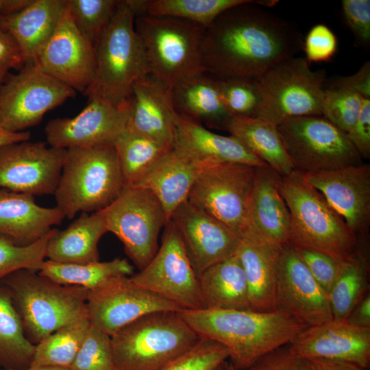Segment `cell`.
I'll return each mask as SVG.
<instances>
[{"mask_svg":"<svg viewBox=\"0 0 370 370\" xmlns=\"http://www.w3.org/2000/svg\"><path fill=\"white\" fill-rule=\"evenodd\" d=\"M278 2L247 0L220 14L203 35L204 71L219 79L258 80L275 64L294 57L303 45L298 33L264 9Z\"/></svg>","mask_w":370,"mask_h":370,"instance_id":"6da1fadb","label":"cell"},{"mask_svg":"<svg viewBox=\"0 0 370 370\" xmlns=\"http://www.w3.org/2000/svg\"><path fill=\"white\" fill-rule=\"evenodd\" d=\"M179 313L200 337L224 346L238 370H246L266 354L291 343L307 328L279 310L203 308Z\"/></svg>","mask_w":370,"mask_h":370,"instance_id":"7a4b0ae2","label":"cell"},{"mask_svg":"<svg viewBox=\"0 0 370 370\" xmlns=\"http://www.w3.org/2000/svg\"><path fill=\"white\" fill-rule=\"evenodd\" d=\"M278 187L290 214L287 245L321 251L340 262L353 256L357 235L304 174L280 175Z\"/></svg>","mask_w":370,"mask_h":370,"instance_id":"3957f363","label":"cell"},{"mask_svg":"<svg viewBox=\"0 0 370 370\" xmlns=\"http://www.w3.org/2000/svg\"><path fill=\"white\" fill-rule=\"evenodd\" d=\"M1 284L10 295L26 338L35 345L60 327L88 314V290L56 283L38 271H15Z\"/></svg>","mask_w":370,"mask_h":370,"instance_id":"277c9868","label":"cell"},{"mask_svg":"<svg viewBox=\"0 0 370 370\" xmlns=\"http://www.w3.org/2000/svg\"><path fill=\"white\" fill-rule=\"evenodd\" d=\"M125 184L114 143L66 149L54 193L56 208L69 219L110 204Z\"/></svg>","mask_w":370,"mask_h":370,"instance_id":"5b68a950","label":"cell"},{"mask_svg":"<svg viewBox=\"0 0 370 370\" xmlns=\"http://www.w3.org/2000/svg\"><path fill=\"white\" fill-rule=\"evenodd\" d=\"M135 12L128 0L116 11L96 47L94 80L84 95L113 104L128 100L134 84L149 74L145 51L135 30Z\"/></svg>","mask_w":370,"mask_h":370,"instance_id":"8992f818","label":"cell"},{"mask_svg":"<svg viewBox=\"0 0 370 370\" xmlns=\"http://www.w3.org/2000/svg\"><path fill=\"white\" fill-rule=\"evenodd\" d=\"M179 312L145 314L112 335L117 370H161L191 349L201 337Z\"/></svg>","mask_w":370,"mask_h":370,"instance_id":"52a82bcc","label":"cell"},{"mask_svg":"<svg viewBox=\"0 0 370 370\" xmlns=\"http://www.w3.org/2000/svg\"><path fill=\"white\" fill-rule=\"evenodd\" d=\"M149 74L171 89L181 80L204 72L201 45L206 27L171 17L148 14L135 18Z\"/></svg>","mask_w":370,"mask_h":370,"instance_id":"ba28073f","label":"cell"},{"mask_svg":"<svg viewBox=\"0 0 370 370\" xmlns=\"http://www.w3.org/2000/svg\"><path fill=\"white\" fill-rule=\"evenodd\" d=\"M257 81L262 98L257 118L278 126L293 117L321 116L325 74L312 71L306 58L284 60Z\"/></svg>","mask_w":370,"mask_h":370,"instance_id":"9c48e42d","label":"cell"},{"mask_svg":"<svg viewBox=\"0 0 370 370\" xmlns=\"http://www.w3.org/2000/svg\"><path fill=\"white\" fill-rule=\"evenodd\" d=\"M278 129L295 171L308 174L363 163L346 132L323 116L290 118Z\"/></svg>","mask_w":370,"mask_h":370,"instance_id":"30bf717a","label":"cell"},{"mask_svg":"<svg viewBox=\"0 0 370 370\" xmlns=\"http://www.w3.org/2000/svg\"><path fill=\"white\" fill-rule=\"evenodd\" d=\"M108 232L123 243L134 265L144 269L156 255L161 229L168 223L164 210L148 189L125 186L120 195L98 211Z\"/></svg>","mask_w":370,"mask_h":370,"instance_id":"8fae6325","label":"cell"},{"mask_svg":"<svg viewBox=\"0 0 370 370\" xmlns=\"http://www.w3.org/2000/svg\"><path fill=\"white\" fill-rule=\"evenodd\" d=\"M75 92L34 64H26L17 73H9L0 85V128L27 131L47 112L73 98Z\"/></svg>","mask_w":370,"mask_h":370,"instance_id":"7c38bea8","label":"cell"},{"mask_svg":"<svg viewBox=\"0 0 370 370\" xmlns=\"http://www.w3.org/2000/svg\"><path fill=\"white\" fill-rule=\"evenodd\" d=\"M152 260L130 278L135 284L164 298L181 310L205 308L199 277L182 238L169 221Z\"/></svg>","mask_w":370,"mask_h":370,"instance_id":"4fadbf2b","label":"cell"},{"mask_svg":"<svg viewBox=\"0 0 370 370\" xmlns=\"http://www.w3.org/2000/svg\"><path fill=\"white\" fill-rule=\"evenodd\" d=\"M256 168L223 163L205 169L195 179L188 200L227 226L241 238L246 231Z\"/></svg>","mask_w":370,"mask_h":370,"instance_id":"5bb4252c","label":"cell"},{"mask_svg":"<svg viewBox=\"0 0 370 370\" xmlns=\"http://www.w3.org/2000/svg\"><path fill=\"white\" fill-rule=\"evenodd\" d=\"M86 308L90 324L110 337L145 314L182 310L175 304L135 284L128 276L114 278L88 291Z\"/></svg>","mask_w":370,"mask_h":370,"instance_id":"9a60e30c","label":"cell"},{"mask_svg":"<svg viewBox=\"0 0 370 370\" xmlns=\"http://www.w3.org/2000/svg\"><path fill=\"white\" fill-rule=\"evenodd\" d=\"M66 153L44 142L0 146V188L34 197L53 195Z\"/></svg>","mask_w":370,"mask_h":370,"instance_id":"2e32d148","label":"cell"},{"mask_svg":"<svg viewBox=\"0 0 370 370\" xmlns=\"http://www.w3.org/2000/svg\"><path fill=\"white\" fill-rule=\"evenodd\" d=\"M88 98V104L75 116L56 118L47 123L45 133L49 146L69 149L114 143L127 129L130 98L116 105L99 97Z\"/></svg>","mask_w":370,"mask_h":370,"instance_id":"e0dca14e","label":"cell"},{"mask_svg":"<svg viewBox=\"0 0 370 370\" xmlns=\"http://www.w3.org/2000/svg\"><path fill=\"white\" fill-rule=\"evenodd\" d=\"M34 64L42 72L84 94L96 71V51L76 28L66 8Z\"/></svg>","mask_w":370,"mask_h":370,"instance_id":"ac0fdd59","label":"cell"},{"mask_svg":"<svg viewBox=\"0 0 370 370\" xmlns=\"http://www.w3.org/2000/svg\"><path fill=\"white\" fill-rule=\"evenodd\" d=\"M276 308L306 327L333 319L328 294L288 245L278 258Z\"/></svg>","mask_w":370,"mask_h":370,"instance_id":"d6986e66","label":"cell"},{"mask_svg":"<svg viewBox=\"0 0 370 370\" xmlns=\"http://www.w3.org/2000/svg\"><path fill=\"white\" fill-rule=\"evenodd\" d=\"M169 221L179 231L198 276L234 254L238 236L188 199L173 212Z\"/></svg>","mask_w":370,"mask_h":370,"instance_id":"ffe728a7","label":"cell"},{"mask_svg":"<svg viewBox=\"0 0 370 370\" xmlns=\"http://www.w3.org/2000/svg\"><path fill=\"white\" fill-rule=\"evenodd\" d=\"M289 347L294 354L306 360L343 362L368 369L370 328H360L346 321L332 319L307 327Z\"/></svg>","mask_w":370,"mask_h":370,"instance_id":"44dd1931","label":"cell"},{"mask_svg":"<svg viewBox=\"0 0 370 370\" xmlns=\"http://www.w3.org/2000/svg\"><path fill=\"white\" fill-rule=\"evenodd\" d=\"M357 235L370 225V165L304 174Z\"/></svg>","mask_w":370,"mask_h":370,"instance_id":"7402d4cb","label":"cell"},{"mask_svg":"<svg viewBox=\"0 0 370 370\" xmlns=\"http://www.w3.org/2000/svg\"><path fill=\"white\" fill-rule=\"evenodd\" d=\"M173 149L201 171L223 163L268 166L232 136L214 133L177 113Z\"/></svg>","mask_w":370,"mask_h":370,"instance_id":"603a6c76","label":"cell"},{"mask_svg":"<svg viewBox=\"0 0 370 370\" xmlns=\"http://www.w3.org/2000/svg\"><path fill=\"white\" fill-rule=\"evenodd\" d=\"M280 175L269 166L257 167L247 217V238L282 248L288 244L290 214L278 187Z\"/></svg>","mask_w":370,"mask_h":370,"instance_id":"cb8c5ba5","label":"cell"},{"mask_svg":"<svg viewBox=\"0 0 370 370\" xmlns=\"http://www.w3.org/2000/svg\"><path fill=\"white\" fill-rule=\"evenodd\" d=\"M127 129L173 149L175 116L171 89L148 74L134 85Z\"/></svg>","mask_w":370,"mask_h":370,"instance_id":"d4e9b609","label":"cell"},{"mask_svg":"<svg viewBox=\"0 0 370 370\" xmlns=\"http://www.w3.org/2000/svg\"><path fill=\"white\" fill-rule=\"evenodd\" d=\"M64 218L56 207L37 204L32 195L0 188V234L18 245L37 241Z\"/></svg>","mask_w":370,"mask_h":370,"instance_id":"484cf974","label":"cell"},{"mask_svg":"<svg viewBox=\"0 0 370 370\" xmlns=\"http://www.w3.org/2000/svg\"><path fill=\"white\" fill-rule=\"evenodd\" d=\"M282 248L247 238L239 239L234 254L245 275L251 310H277L278 264Z\"/></svg>","mask_w":370,"mask_h":370,"instance_id":"4316f807","label":"cell"},{"mask_svg":"<svg viewBox=\"0 0 370 370\" xmlns=\"http://www.w3.org/2000/svg\"><path fill=\"white\" fill-rule=\"evenodd\" d=\"M67 5V0H32L21 10L2 17L0 29L16 42L25 64H34L45 42L51 35Z\"/></svg>","mask_w":370,"mask_h":370,"instance_id":"83f0119b","label":"cell"},{"mask_svg":"<svg viewBox=\"0 0 370 370\" xmlns=\"http://www.w3.org/2000/svg\"><path fill=\"white\" fill-rule=\"evenodd\" d=\"M175 111L195 122L225 130L231 118L221 92L220 81L202 72L185 78L171 88Z\"/></svg>","mask_w":370,"mask_h":370,"instance_id":"f1b7e54d","label":"cell"},{"mask_svg":"<svg viewBox=\"0 0 370 370\" xmlns=\"http://www.w3.org/2000/svg\"><path fill=\"white\" fill-rule=\"evenodd\" d=\"M106 232L105 221L99 212H82L66 229L56 230L48 241L46 258L64 264L98 262V243Z\"/></svg>","mask_w":370,"mask_h":370,"instance_id":"f546056e","label":"cell"},{"mask_svg":"<svg viewBox=\"0 0 370 370\" xmlns=\"http://www.w3.org/2000/svg\"><path fill=\"white\" fill-rule=\"evenodd\" d=\"M200 172L172 149L134 186L147 188L156 196L169 222L173 212L188 199L192 186Z\"/></svg>","mask_w":370,"mask_h":370,"instance_id":"4dcf8cb0","label":"cell"},{"mask_svg":"<svg viewBox=\"0 0 370 370\" xmlns=\"http://www.w3.org/2000/svg\"><path fill=\"white\" fill-rule=\"evenodd\" d=\"M198 277L205 308L250 310L245 275L235 254Z\"/></svg>","mask_w":370,"mask_h":370,"instance_id":"1f68e13d","label":"cell"},{"mask_svg":"<svg viewBox=\"0 0 370 370\" xmlns=\"http://www.w3.org/2000/svg\"><path fill=\"white\" fill-rule=\"evenodd\" d=\"M225 130L280 175L294 171L278 126L259 118L232 116Z\"/></svg>","mask_w":370,"mask_h":370,"instance_id":"d6a6232c","label":"cell"},{"mask_svg":"<svg viewBox=\"0 0 370 370\" xmlns=\"http://www.w3.org/2000/svg\"><path fill=\"white\" fill-rule=\"evenodd\" d=\"M38 273L56 283L79 286L90 291L114 278L131 276L134 267L124 258L86 264H64L45 260Z\"/></svg>","mask_w":370,"mask_h":370,"instance_id":"836d02e7","label":"cell"},{"mask_svg":"<svg viewBox=\"0 0 370 370\" xmlns=\"http://www.w3.org/2000/svg\"><path fill=\"white\" fill-rule=\"evenodd\" d=\"M36 345L26 338L6 289L0 284V368L20 370L31 366Z\"/></svg>","mask_w":370,"mask_h":370,"instance_id":"e575fe53","label":"cell"},{"mask_svg":"<svg viewBox=\"0 0 370 370\" xmlns=\"http://www.w3.org/2000/svg\"><path fill=\"white\" fill-rule=\"evenodd\" d=\"M125 186H134L172 148L127 129L114 141Z\"/></svg>","mask_w":370,"mask_h":370,"instance_id":"d590c367","label":"cell"},{"mask_svg":"<svg viewBox=\"0 0 370 370\" xmlns=\"http://www.w3.org/2000/svg\"><path fill=\"white\" fill-rule=\"evenodd\" d=\"M90 325L87 314L60 327L36 345L30 367L70 368Z\"/></svg>","mask_w":370,"mask_h":370,"instance_id":"8d00e7d4","label":"cell"},{"mask_svg":"<svg viewBox=\"0 0 370 370\" xmlns=\"http://www.w3.org/2000/svg\"><path fill=\"white\" fill-rule=\"evenodd\" d=\"M367 261L357 250L352 258L342 262L338 275L328 293L334 320L347 319L367 293Z\"/></svg>","mask_w":370,"mask_h":370,"instance_id":"74e56055","label":"cell"},{"mask_svg":"<svg viewBox=\"0 0 370 370\" xmlns=\"http://www.w3.org/2000/svg\"><path fill=\"white\" fill-rule=\"evenodd\" d=\"M247 0H150L146 14L183 19L208 27L226 10Z\"/></svg>","mask_w":370,"mask_h":370,"instance_id":"f35d334b","label":"cell"},{"mask_svg":"<svg viewBox=\"0 0 370 370\" xmlns=\"http://www.w3.org/2000/svg\"><path fill=\"white\" fill-rule=\"evenodd\" d=\"M119 3L116 0H67V8L76 28L95 48Z\"/></svg>","mask_w":370,"mask_h":370,"instance_id":"ab89813d","label":"cell"},{"mask_svg":"<svg viewBox=\"0 0 370 370\" xmlns=\"http://www.w3.org/2000/svg\"><path fill=\"white\" fill-rule=\"evenodd\" d=\"M56 230L53 228L42 238L26 246L18 245L0 234V284L8 275L19 269L38 271L46 258L48 241Z\"/></svg>","mask_w":370,"mask_h":370,"instance_id":"60d3db41","label":"cell"},{"mask_svg":"<svg viewBox=\"0 0 370 370\" xmlns=\"http://www.w3.org/2000/svg\"><path fill=\"white\" fill-rule=\"evenodd\" d=\"M219 81L223 100L231 117L257 118L262 98L256 79L237 77Z\"/></svg>","mask_w":370,"mask_h":370,"instance_id":"b9f144b4","label":"cell"},{"mask_svg":"<svg viewBox=\"0 0 370 370\" xmlns=\"http://www.w3.org/2000/svg\"><path fill=\"white\" fill-rule=\"evenodd\" d=\"M71 370H117L111 338L90 325Z\"/></svg>","mask_w":370,"mask_h":370,"instance_id":"7bdbcfd3","label":"cell"},{"mask_svg":"<svg viewBox=\"0 0 370 370\" xmlns=\"http://www.w3.org/2000/svg\"><path fill=\"white\" fill-rule=\"evenodd\" d=\"M363 98L352 91L325 87L321 116L347 133L358 118Z\"/></svg>","mask_w":370,"mask_h":370,"instance_id":"ee69618b","label":"cell"},{"mask_svg":"<svg viewBox=\"0 0 370 370\" xmlns=\"http://www.w3.org/2000/svg\"><path fill=\"white\" fill-rule=\"evenodd\" d=\"M228 358L224 346L201 337L191 349L161 370H214Z\"/></svg>","mask_w":370,"mask_h":370,"instance_id":"f6af8a7d","label":"cell"},{"mask_svg":"<svg viewBox=\"0 0 370 370\" xmlns=\"http://www.w3.org/2000/svg\"><path fill=\"white\" fill-rule=\"evenodd\" d=\"M296 251L314 279L328 294L338 275L342 262L316 250L301 249Z\"/></svg>","mask_w":370,"mask_h":370,"instance_id":"bcb514c9","label":"cell"},{"mask_svg":"<svg viewBox=\"0 0 370 370\" xmlns=\"http://www.w3.org/2000/svg\"><path fill=\"white\" fill-rule=\"evenodd\" d=\"M302 47L308 62H328L337 49V38L325 25L317 24L308 32Z\"/></svg>","mask_w":370,"mask_h":370,"instance_id":"7dc6e473","label":"cell"},{"mask_svg":"<svg viewBox=\"0 0 370 370\" xmlns=\"http://www.w3.org/2000/svg\"><path fill=\"white\" fill-rule=\"evenodd\" d=\"M246 370H311L309 361L294 354L289 344L266 354Z\"/></svg>","mask_w":370,"mask_h":370,"instance_id":"c3c4849f","label":"cell"},{"mask_svg":"<svg viewBox=\"0 0 370 370\" xmlns=\"http://www.w3.org/2000/svg\"><path fill=\"white\" fill-rule=\"evenodd\" d=\"M342 10L346 23L360 42L370 40V1L343 0Z\"/></svg>","mask_w":370,"mask_h":370,"instance_id":"681fc988","label":"cell"},{"mask_svg":"<svg viewBox=\"0 0 370 370\" xmlns=\"http://www.w3.org/2000/svg\"><path fill=\"white\" fill-rule=\"evenodd\" d=\"M347 136L361 158L370 157V98H363L358 118Z\"/></svg>","mask_w":370,"mask_h":370,"instance_id":"f907efd6","label":"cell"},{"mask_svg":"<svg viewBox=\"0 0 370 370\" xmlns=\"http://www.w3.org/2000/svg\"><path fill=\"white\" fill-rule=\"evenodd\" d=\"M25 64L23 54L16 42L0 29V85L11 69H21Z\"/></svg>","mask_w":370,"mask_h":370,"instance_id":"816d5d0a","label":"cell"},{"mask_svg":"<svg viewBox=\"0 0 370 370\" xmlns=\"http://www.w3.org/2000/svg\"><path fill=\"white\" fill-rule=\"evenodd\" d=\"M325 87L352 91L364 98H370L369 62H366L356 73L349 76L339 77Z\"/></svg>","mask_w":370,"mask_h":370,"instance_id":"f5cc1de1","label":"cell"},{"mask_svg":"<svg viewBox=\"0 0 370 370\" xmlns=\"http://www.w3.org/2000/svg\"><path fill=\"white\" fill-rule=\"evenodd\" d=\"M360 328H370V295L368 292L356 305L345 320Z\"/></svg>","mask_w":370,"mask_h":370,"instance_id":"db71d44e","label":"cell"},{"mask_svg":"<svg viewBox=\"0 0 370 370\" xmlns=\"http://www.w3.org/2000/svg\"><path fill=\"white\" fill-rule=\"evenodd\" d=\"M311 370H367L353 364L327 360H308Z\"/></svg>","mask_w":370,"mask_h":370,"instance_id":"11a10c76","label":"cell"},{"mask_svg":"<svg viewBox=\"0 0 370 370\" xmlns=\"http://www.w3.org/2000/svg\"><path fill=\"white\" fill-rule=\"evenodd\" d=\"M32 0H0V19L27 6Z\"/></svg>","mask_w":370,"mask_h":370,"instance_id":"9f6ffc18","label":"cell"},{"mask_svg":"<svg viewBox=\"0 0 370 370\" xmlns=\"http://www.w3.org/2000/svg\"><path fill=\"white\" fill-rule=\"evenodd\" d=\"M31 134L29 131L11 132L0 128V146L22 141L29 140Z\"/></svg>","mask_w":370,"mask_h":370,"instance_id":"6f0895ef","label":"cell"},{"mask_svg":"<svg viewBox=\"0 0 370 370\" xmlns=\"http://www.w3.org/2000/svg\"><path fill=\"white\" fill-rule=\"evenodd\" d=\"M0 370H5L1 369ZM20 370H71L69 368L65 367H50V366H34L29 367L26 369H20Z\"/></svg>","mask_w":370,"mask_h":370,"instance_id":"680465c9","label":"cell"},{"mask_svg":"<svg viewBox=\"0 0 370 370\" xmlns=\"http://www.w3.org/2000/svg\"><path fill=\"white\" fill-rule=\"evenodd\" d=\"M214 370H238L233 364L227 360L217 367Z\"/></svg>","mask_w":370,"mask_h":370,"instance_id":"91938a15","label":"cell"}]
</instances>
